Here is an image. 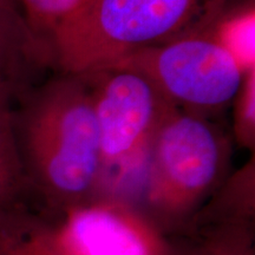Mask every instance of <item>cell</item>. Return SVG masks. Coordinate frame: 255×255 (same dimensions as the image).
Masks as SVG:
<instances>
[{"label":"cell","mask_w":255,"mask_h":255,"mask_svg":"<svg viewBox=\"0 0 255 255\" xmlns=\"http://www.w3.org/2000/svg\"><path fill=\"white\" fill-rule=\"evenodd\" d=\"M56 215L60 237L76 255H182L170 237L129 205L98 201Z\"/></svg>","instance_id":"cell-6"},{"label":"cell","mask_w":255,"mask_h":255,"mask_svg":"<svg viewBox=\"0 0 255 255\" xmlns=\"http://www.w3.org/2000/svg\"><path fill=\"white\" fill-rule=\"evenodd\" d=\"M222 6L180 36L113 65L137 70L177 110L209 120L231 107L246 75L213 31L212 19Z\"/></svg>","instance_id":"cell-5"},{"label":"cell","mask_w":255,"mask_h":255,"mask_svg":"<svg viewBox=\"0 0 255 255\" xmlns=\"http://www.w3.org/2000/svg\"><path fill=\"white\" fill-rule=\"evenodd\" d=\"M12 1H13V2H14V0H12ZM14 4H15V2H14Z\"/></svg>","instance_id":"cell-14"},{"label":"cell","mask_w":255,"mask_h":255,"mask_svg":"<svg viewBox=\"0 0 255 255\" xmlns=\"http://www.w3.org/2000/svg\"><path fill=\"white\" fill-rule=\"evenodd\" d=\"M28 28L45 51L51 65V47L62 28L89 0H14Z\"/></svg>","instance_id":"cell-10"},{"label":"cell","mask_w":255,"mask_h":255,"mask_svg":"<svg viewBox=\"0 0 255 255\" xmlns=\"http://www.w3.org/2000/svg\"><path fill=\"white\" fill-rule=\"evenodd\" d=\"M255 220H195L182 255H255Z\"/></svg>","instance_id":"cell-8"},{"label":"cell","mask_w":255,"mask_h":255,"mask_svg":"<svg viewBox=\"0 0 255 255\" xmlns=\"http://www.w3.org/2000/svg\"><path fill=\"white\" fill-rule=\"evenodd\" d=\"M228 0H89L62 28L51 65L81 75L193 28Z\"/></svg>","instance_id":"cell-3"},{"label":"cell","mask_w":255,"mask_h":255,"mask_svg":"<svg viewBox=\"0 0 255 255\" xmlns=\"http://www.w3.org/2000/svg\"><path fill=\"white\" fill-rule=\"evenodd\" d=\"M233 132L242 148L254 154L255 148V69L246 72L240 90L233 101Z\"/></svg>","instance_id":"cell-12"},{"label":"cell","mask_w":255,"mask_h":255,"mask_svg":"<svg viewBox=\"0 0 255 255\" xmlns=\"http://www.w3.org/2000/svg\"><path fill=\"white\" fill-rule=\"evenodd\" d=\"M231 4L229 0L216 12L212 27L218 40L247 72L255 69L254 0H245L233 7Z\"/></svg>","instance_id":"cell-9"},{"label":"cell","mask_w":255,"mask_h":255,"mask_svg":"<svg viewBox=\"0 0 255 255\" xmlns=\"http://www.w3.org/2000/svg\"><path fill=\"white\" fill-rule=\"evenodd\" d=\"M14 95L0 87V158L19 155L14 129V111L12 100Z\"/></svg>","instance_id":"cell-13"},{"label":"cell","mask_w":255,"mask_h":255,"mask_svg":"<svg viewBox=\"0 0 255 255\" xmlns=\"http://www.w3.org/2000/svg\"><path fill=\"white\" fill-rule=\"evenodd\" d=\"M87 84L101 139L100 201L133 207L151 143L174 109L148 77L110 65L81 73Z\"/></svg>","instance_id":"cell-4"},{"label":"cell","mask_w":255,"mask_h":255,"mask_svg":"<svg viewBox=\"0 0 255 255\" xmlns=\"http://www.w3.org/2000/svg\"><path fill=\"white\" fill-rule=\"evenodd\" d=\"M14 129L31 189L51 212L100 201V131L82 76L63 73L27 92Z\"/></svg>","instance_id":"cell-1"},{"label":"cell","mask_w":255,"mask_h":255,"mask_svg":"<svg viewBox=\"0 0 255 255\" xmlns=\"http://www.w3.org/2000/svg\"><path fill=\"white\" fill-rule=\"evenodd\" d=\"M50 65L45 51L12 0H0V87L14 96L26 91L37 69Z\"/></svg>","instance_id":"cell-7"},{"label":"cell","mask_w":255,"mask_h":255,"mask_svg":"<svg viewBox=\"0 0 255 255\" xmlns=\"http://www.w3.org/2000/svg\"><path fill=\"white\" fill-rule=\"evenodd\" d=\"M231 154L219 127L174 109L151 143L133 208L167 237L183 235L227 176Z\"/></svg>","instance_id":"cell-2"},{"label":"cell","mask_w":255,"mask_h":255,"mask_svg":"<svg viewBox=\"0 0 255 255\" xmlns=\"http://www.w3.org/2000/svg\"><path fill=\"white\" fill-rule=\"evenodd\" d=\"M15 255H76L60 237L56 221L30 214L13 239Z\"/></svg>","instance_id":"cell-11"}]
</instances>
